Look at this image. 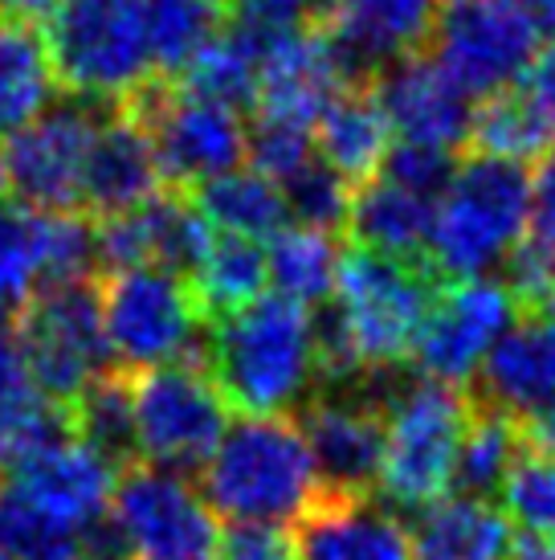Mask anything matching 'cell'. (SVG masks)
Masks as SVG:
<instances>
[{"instance_id":"1","label":"cell","mask_w":555,"mask_h":560,"mask_svg":"<svg viewBox=\"0 0 555 560\" xmlns=\"http://www.w3.org/2000/svg\"><path fill=\"white\" fill-rule=\"evenodd\" d=\"M433 279L437 275L425 262L347 249L331 291V312L315 319L319 376L364 385L368 376H385L409 360V348L437 295Z\"/></svg>"},{"instance_id":"2","label":"cell","mask_w":555,"mask_h":560,"mask_svg":"<svg viewBox=\"0 0 555 560\" xmlns=\"http://www.w3.org/2000/svg\"><path fill=\"white\" fill-rule=\"evenodd\" d=\"M201 495L225 524L291 528L327 491L298 421L241 418L201 467Z\"/></svg>"},{"instance_id":"3","label":"cell","mask_w":555,"mask_h":560,"mask_svg":"<svg viewBox=\"0 0 555 560\" xmlns=\"http://www.w3.org/2000/svg\"><path fill=\"white\" fill-rule=\"evenodd\" d=\"M209 376L229 409L246 418H286L319 381L315 315L278 295L225 315L209 336Z\"/></svg>"},{"instance_id":"4","label":"cell","mask_w":555,"mask_h":560,"mask_svg":"<svg viewBox=\"0 0 555 560\" xmlns=\"http://www.w3.org/2000/svg\"><path fill=\"white\" fill-rule=\"evenodd\" d=\"M531 234V172L523 164L474 156L449 176L446 192L433 205V230L425 266L453 282L491 279V270Z\"/></svg>"},{"instance_id":"5","label":"cell","mask_w":555,"mask_h":560,"mask_svg":"<svg viewBox=\"0 0 555 560\" xmlns=\"http://www.w3.org/2000/svg\"><path fill=\"white\" fill-rule=\"evenodd\" d=\"M46 54L58 86L91 107H131L160 74L139 0H66L46 30Z\"/></svg>"},{"instance_id":"6","label":"cell","mask_w":555,"mask_h":560,"mask_svg":"<svg viewBox=\"0 0 555 560\" xmlns=\"http://www.w3.org/2000/svg\"><path fill=\"white\" fill-rule=\"evenodd\" d=\"M380 413H385V454L376 487L388 508L425 512L453 487L458 451L465 425L474 418V397L465 389L416 376L401 389L385 393Z\"/></svg>"},{"instance_id":"7","label":"cell","mask_w":555,"mask_h":560,"mask_svg":"<svg viewBox=\"0 0 555 560\" xmlns=\"http://www.w3.org/2000/svg\"><path fill=\"white\" fill-rule=\"evenodd\" d=\"M98 312L115 373L139 376L168 364H192V352H201L204 312L188 279L172 270H115L98 291Z\"/></svg>"},{"instance_id":"8","label":"cell","mask_w":555,"mask_h":560,"mask_svg":"<svg viewBox=\"0 0 555 560\" xmlns=\"http://www.w3.org/2000/svg\"><path fill=\"white\" fill-rule=\"evenodd\" d=\"M433 62L474 103L519 91L543 49V25L523 0H441Z\"/></svg>"},{"instance_id":"9","label":"cell","mask_w":555,"mask_h":560,"mask_svg":"<svg viewBox=\"0 0 555 560\" xmlns=\"http://www.w3.org/2000/svg\"><path fill=\"white\" fill-rule=\"evenodd\" d=\"M225 430L229 405L197 360L131 376V451L143 467L201 470Z\"/></svg>"},{"instance_id":"10","label":"cell","mask_w":555,"mask_h":560,"mask_svg":"<svg viewBox=\"0 0 555 560\" xmlns=\"http://www.w3.org/2000/svg\"><path fill=\"white\" fill-rule=\"evenodd\" d=\"M13 343L29 364L33 381L46 397L70 409L94 381L115 373L103 336L98 291L78 287H46L21 307Z\"/></svg>"},{"instance_id":"11","label":"cell","mask_w":555,"mask_h":560,"mask_svg":"<svg viewBox=\"0 0 555 560\" xmlns=\"http://www.w3.org/2000/svg\"><path fill=\"white\" fill-rule=\"evenodd\" d=\"M107 520L131 560H213L221 545V524L201 487L143 463L119 475Z\"/></svg>"},{"instance_id":"12","label":"cell","mask_w":555,"mask_h":560,"mask_svg":"<svg viewBox=\"0 0 555 560\" xmlns=\"http://www.w3.org/2000/svg\"><path fill=\"white\" fill-rule=\"evenodd\" d=\"M131 110L152 140L164 185L201 188L246 164L249 127L241 124V110L160 82L139 94Z\"/></svg>"},{"instance_id":"13","label":"cell","mask_w":555,"mask_h":560,"mask_svg":"<svg viewBox=\"0 0 555 560\" xmlns=\"http://www.w3.org/2000/svg\"><path fill=\"white\" fill-rule=\"evenodd\" d=\"M519 303L503 279H465L449 282L429 303V315L416 331L409 360L421 381L470 389L479 381L482 364L494 352V343L507 336Z\"/></svg>"},{"instance_id":"14","label":"cell","mask_w":555,"mask_h":560,"mask_svg":"<svg viewBox=\"0 0 555 560\" xmlns=\"http://www.w3.org/2000/svg\"><path fill=\"white\" fill-rule=\"evenodd\" d=\"M98 127L103 110L66 98L13 131L4 143V180L16 205L33 213H78Z\"/></svg>"},{"instance_id":"15","label":"cell","mask_w":555,"mask_h":560,"mask_svg":"<svg viewBox=\"0 0 555 560\" xmlns=\"http://www.w3.org/2000/svg\"><path fill=\"white\" fill-rule=\"evenodd\" d=\"M119 458L98 451L78 434H62L58 442L29 454L0 482H9L16 495L33 503L54 524L86 536L110 515V499L119 487Z\"/></svg>"},{"instance_id":"16","label":"cell","mask_w":555,"mask_h":560,"mask_svg":"<svg viewBox=\"0 0 555 560\" xmlns=\"http://www.w3.org/2000/svg\"><path fill=\"white\" fill-rule=\"evenodd\" d=\"M352 82V70L343 66L340 49L331 46V37L323 30L307 25V30L270 33L262 42V74H258L253 119L315 131L319 115Z\"/></svg>"},{"instance_id":"17","label":"cell","mask_w":555,"mask_h":560,"mask_svg":"<svg viewBox=\"0 0 555 560\" xmlns=\"http://www.w3.org/2000/svg\"><path fill=\"white\" fill-rule=\"evenodd\" d=\"M216 230L201 213V205L185 192H160L143 209L119 213V218H98L94 242H98V266L115 270H135L155 266L188 279L201 258L213 246Z\"/></svg>"},{"instance_id":"18","label":"cell","mask_w":555,"mask_h":560,"mask_svg":"<svg viewBox=\"0 0 555 560\" xmlns=\"http://www.w3.org/2000/svg\"><path fill=\"white\" fill-rule=\"evenodd\" d=\"M385 389H340L303 409V438L327 495H368L385 454Z\"/></svg>"},{"instance_id":"19","label":"cell","mask_w":555,"mask_h":560,"mask_svg":"<svg viewBox=\"0 0 555 560\" xmlns=\"http://www.w3.org/2000/svg\"><path fill=\"white\" fill-rule=\"evenodd\" d=\"M371 94L385 110L397 143H421L437 152H458L462 143H470V124L479 103L425 54H413L380 70L371 79Z\"/></svg>"},{"instance_id":"20","label":"cell","mask_w":555,"mask_h":560,"mask_svg":"<svg viewBox=\"0 0 555 560\" xmlns=\"http://www.w3.org/2000/svg\"><path fill=\"white\" fill-rule=\"evenodd\" d=\"M441 0H327L323 33L340 49L352 79H376L380 70L421 54L433 37Z\"/></svg>"},{"instance_id":"21","label":"cell","mask_w":555,"mask_h":560,"mask_svg":"<svg viewBox=\"0 0 555 560\" xmlns=\"http://www.w3.org/2000/svg\"><path fill=\"white\" fill-rule=\"evenodd\" d=\"M294 560H413L401 515L368 495H323L294 532Z\"/></svg>"},{"instance_id":"22","label":"cell","mask_w":555,"mask_h":560,"mask_svg":"<svg viewBox=\"0 0 555 560\" xmlns=\"http://www.w3.org/2000/svg\"><path fill=\"white\" fill-rule=\"evenodd\" d=\"M160 192H164V172H160L155 148L135 119V110L123 107L103 115V127L91 148V164H86L82 205L98 218H119V213L143 209Z\"/></svg>"},{"instance_id":"23","label":"cell","mask_w":555,"mask_h":560,"mask_svg":"<svg viewBox=\"0 0 555 560\" xmlns=\"http://www.w3.org/2000/svg\"><path fill=\"white\" fill-rule=\"evenodd\" d=\"M479 405L519 425L555 405V331L543 319H523L494 343L479 373Z\"/></svg>"},{"instance_id":"24","label":"cell","mask_w":555,"mask_h":560,"mask_svg":"<svg viewBox=\"0 0 555 560\" xmlns=\"http://www.w3.org/2000/svg\"><path fill=\"white\" fill-rule=\"evenodd\" d=\"M409 545L413 560H510L515 528L494 499L453 491L416 512Z\"/></svg>"},{"instance_id":"25","label":"cell","mask_w":555,"mask_h":560,"mask_svg":"<svg viewBox=\"0 0 555 560\" xmlns=\"http://www.w3.org/2000/svg\"><path fill=\"white\" fill-rule=\"evenodd\" d=\"M392 143L397 136H392L371 86L364 82H352L315 124V160L343 176L352 188L380 176Z\"/></svg>"},{"instance_id":"26","label":"cell","mask_w":555,"mask_h":560,"mask_svg":"<svg viewBox=\"0 0 555 560\" xmlns=\"http://www.w3.org/2000/svg\"><path fill=\"white\" fill-rule=\"evenodd\" d=\"M433 197H421L413 188L397 185L388 176H371L368 185L352 192L347 230L355 249H371L401 262H421L433 230Z\"/></svg>"},{"instance_id":"27","label":"cell","mask_w":555,"mask_h":560,"mask_svg":"<svg viewBox=\"0 0 555 560\" xmlns=\"http://www.w3.org/2000/svg\"><path fill=\"white\" fill-rule=\"evenodd\" d=\"M62 434L70 413L42 393L13 336H0V479Z\"/></svg>"},{"instance_id":"28","label":"cell","mask_w":555,"mask_h":560,"mask_svg":"<svg viewBox=\"0 0 555 560\" xmlns=\"http://www.w3.org/2000/svg\"><path fill=\"white\" fill-rule=\"evenodd\" d=\"M216 234L246 237V242H270L286 230V197L282 185L253 168H233L192 192Z\"/></svg>"},{"instance_id":"29","label":"cell","mask_w":555,"mask_h":560,"mask_svg":"<svg viewBox=\"0 0 555 560\" xmlns=\"http://www.w3.org/2000/svg\"><path fill=\"white\" fill-rule=\"evenodd\" d=\"M58 79L46 54V37L29 25L0 21V136L29 127L54 107Z\"/></svg>"},{"instance_id":"30","label":"cell","mask_w":555,"mask_h":560,"mask_svg":"<svg viewBox=\"0 0 555 560\" xmlns=\"http://www.w3.org/2000/svg\"><path fill=\"white\" fill-rule=\"evenodd\" d=\"M270 33H253L241 25H225L213 42L180 70V86L197 98L221 107H253L258 74H262V42Z\"/></svg>"},{"instance_id":"31","label":"cell","mask_w":555,"mask_h":560,"mask_svg":"<svg viewBox=\"0 0 555 560\" xmlns=\"http://www.w3.org/2000/svg\"><path fill=\"white\" fill-rule=\"evenodd\" d=\"M340 258L343 254L335 246V234H319L307 225H286L265 246V275H270V287H274L278 299L298 303L310 312L319 303H331Z\"/></svg>"},{"instance_id":"32","label":"cell","mask_w":555,"mask_h":560,"mask_svg":"<svg viewBox=\"0 0 555 560\" xmlns=\"http://www.w3.org/2000/svg\"><path fill=\"white\" fill-rule=\"evenodd\" d=\"M188 287L201 303V312L213 315H233L258 303L270 287L265 275V246L262 242H246V237L216 234L201 266L188 275Z\"/></svg>"},{"instance_id":"33","label":"cell","mask_w":555,"mask_h":560,"mask_svg":"<svg viewBox=\"0 0 555 560\" xmlns=\"http://www.w3.org/2000/svg\"><path fill=\"white\" fill-rule=\"evenodd\" d=\"M523 451H527V442H523L519 421L474 401V418L465 425L458 467H453V487H458L462 495H474V499L498 495L503 482L510 479L515 463L523 458Z\"/></svg>"},{"instance_id":"34","label":"cell","mask_w":555,"mask_h":560,"mask_svg":"<svg viewBox=\"0 0 555 560\" xmlns=\"http://www.w3.org/2000/svg\"><path fill=\"white\" fill-rule=\"evenodd\" d=\"M155 70L180 74L229 25V0H139Z\"/></svg>"},{"instance_id":"35","label":"cell","mask_w":555,"mask_h":560,"mask_svg":"<svg viewBox=\"0 0 555 560\" xmlns=\"http://www.w3.org/2000/svg\"><path fill=\"white\" fill-rule=\"evenodd\" d=\"M470 143H474L479 156L507 160V164H523L527 168V160H535L547 148V136H543L540 119L531 115L523 94L510 91L482 98L479 107H474Z\"/></svg>"},{"instance_id":"36","label":"cell","mask_w":555,"mask_h":560,"mask_svg":"<svg viewBox=\"0 0 555 560\" xmlns=\"http://www.w3.org/2000/svg\"><path fill=\"white\" fill-rule=\"evenodd\" d=\"M42 230L46 213L0 201V307L21 312L42 291Z\"/></svg>"},{"instance_id":"37","label":"cell","mask_w":555,"mask_h":560,"mask_svg":"<svg viewBox=\"0 0 555 560\" xmlns=\"http://www.w3.org/2000/svg\"><path fill=\"white\" fill-rule=\"evenodd\" d=\"M78 532L54 524L33 503L16 495L9 482H0V552L13 560H82Z\"/></svg>"},{"instance_id":"38","label":"cell","mask_w":555,"mask_h":560,"mask_svg":"<svg viewBox=\"0 0 555 560\" xmlns=\"http://www.w3.org/2000/svg\"><path fill=\"white\" fill-rule=\"evenodd\" d=\"M66 413H70V434H78L82 442H91L115 458L131 451V376L107 373Z\"/></svg>"},{"instance_id":"39","label":"cell","mask_w":555,"mask_h":560,"mask_svg":"<svg viewBox=\"0 0 555 560\" xmlns=\"http://www.w3.org/2000/svg\"><path fill=\"white\" fill-rule=\"evenodd\" d=\"M498 495L510 528L555 545V454L523 451Z\"/></svg>"},{"instance_id":"40","label":"cell","mask_w":555,"mask_h":560,"mask_svg":"<svg viewBox=\"0 0 555 560\" xmlns=\"http://www.w3.org/2000/svg\"><path fill=\"white\" fill-rule=\"evenodd\" d=\"M352 192L355 188L335 176V172L310 160L303 172H294L291 180L282 185V197H286V213H291V225H307V230H319V234H335L340 225H347V213H352Z\"/></svg>"},{"instance_id":"41","label":"cell","mask_w":555,"mask_h":560,"mask_svg":"<svg viewBox=\"0 0 555 560\" xmlns=\"http://www.w3.org/2000/svg\"><path fill=\"white\" fill-rule=\"evenodd\" d=\"M98 270L94 225L82 213H46L42 230V291L78 287Z\"/></svg>"},{"instance_id":"42","label":"cell","mask_w":555,"mask_h":560,"mask_svg":"<svg viewBox=\"0 0 555 560\" xmlns=\"http://www.w3.org/2000/svg\"><path fill=\"white\" fill-rule=\"evenodd\" d=\"M315 160V131L291 124L253 119L246 136V164L270 176L274 185H286L294 172H303Z\"/></svg>"},{"instance_id":"43","label":"cell","mask_w":555,"mask_h":560,"mask_svg":"<svg viewBox=\"0 0 555 560\" xmlns=\"http://www.w3.org/2000/svg\"><path fill=\"white\" fill-rule=\"evenodd\" d=\"M453 168H458L453 152H437V148H421V143H392V152H388L380 176H388V180H397V185L413 188L421 197H433V201H437V197L446 192Z\"/></svg>"},{"instance_id":"44","label":"cell","mask_w":555,"mask_h":560,"mask_svg":"<svg viewBox=\"0 0 555 560\" xmlns=\"http://www.w3.org/2000/svg\"><path fill=\"white\" fill-rule=\"evenodd\" d=\"M503 270H507L503 282L515 295V303L543 307V299L555 291V246H547L540 237H523V246L510 254Z\"/></svg>"},{"instance_id":"45","label":"cell","mask_w":555,"mask_h":560,"mask_svg":"<svg viewBox=\"0 0 555 560\" xmlns=\"http://www.w3.org/2000/svg\"><path fill=\"white\" fill-rule=\"evenodd\" d=\"M327 0H229L233 25L253 33H291L319 21Z\"/></svg>"},{"instance_id":"46","label":"cell","mask_w":555,"mask_h":560,"mask_svg":"<svg viewBox=\"0 0 555 560\" xmlns=\"http://www.w3.org/2000/svg\"><path fill=\"white\" fill-rule=\"evenodd\" d=\"M221 560H294V532L265 524H229L216 545Z\"/></svg>"},{"instance_id":"47","label":"cell","mask_w":555,"mask_h":560,"mask_svg":"<svg viewBox=\"0 0 555 560\" xmlns=\"http://www.w3.org/2000/svg\"><path fill=\"white\" fill-rule=\"evenodd\" d=\"M519 94L527 98L531 115L540 119L547 143H555V42H547V46L540 49V58L527 70Z\"/></svg>"},{"instance_id":"48","label":"cell","mask_w":555,"mask_h":560,"mask_svg":"<svg viewBox=\"0 0 555 560\" xmlns=\"http://www.w3.org/2000/svg\"><path fill=\"white\" fill-rule=\"evenodd\" d=\"M531 237L555 246V152L531 172Z\"/></svg>"},{"instance_id":"49","label":"cell","mask_w":555,"mask_h":560,"mask_svg":"<svg viewBox=\"0 0 555 560\" xmlns=\"http://www.w3.org/2000/svg\"><path fill=\"white\" fill-rule=\"evenodd\" d=\"M66 0H0V13L4 21H16V25H37V21H54L62 13Z\"/></svg>"},{"instance_id":"50","label":"cell","mask_w":555,"mask_h":560,"mask_svg":"<svg viewBox=\"0 0 555 560\" xmlns=\"http://www.w3.org/2000/svg\"><path fill=\"white\" fill-rule=\"evenodd\" d=\"M519 430H523L527 451L555 454V405H552V409H543V413H535L531 421H523Z\"/></svg>"},{"instance_id":"51","label":"cell","mask_w":555,"mask_h":560,"mask_svg":"<svg viewBox=\"0 0 555 560\" xmlns=\"http://www.w3.org/2000/svg\"><path fill=\"white\" fill-rule=\"evenodd\" d=\"M523 4L535 13V21L543 25V33H555V0H523Z\"/></svg>"},{"instance_id":"52","label":"cell","mask_w":555,"mask_h":560,"mask_svg":"<svg viewBox=\"0 0 555 560\" xmlns=\"http://www.w3.org/2000/svg\"><path fill=\"white\" fill-rule=\"evenodd\" d=\"M540 312H543V324H547V327H552V331H555V291H552V295H547V299H543V307H540Z\"/></svg>"},{"instance_id":"53","label":"cell","mask_w":555,"mask_h":560,"mask_svg":"<svg viewBox=\"0 0 555 560\" xmlns=\"http://www.w3.org/2000/svg\"><path fill=\"white\" fill-rule=\"evenodd\" d=\"M9 192V180H4V148H0V197Z\"/></svg>"},{"instance_id":"54","label":"cell","mask_w":555,"mask_h":560,"mask_svg":"<svg viewBox=\"0 0 555 560\" xmlns=\"http://www.w3.org/2000/svg\"><path fill=\"white\" fill-rule=\"evenodd\" d=\"M4 319H9V312H4V307H0V336H4Z\"/></svg>"},{"instance_id":"55","label":"cell","mask_w":555,"mask_h":560,"mask_svg":"<svg viewBox=\"0 0 555 560\" xmlns=\"http://www.w3.org/2000/svg\"><path fill=\"white\" fill-rule=\"evenodd\" d=\"M0 560H13V557H4V552H0Z\"/></svg>"}]
</instances>
